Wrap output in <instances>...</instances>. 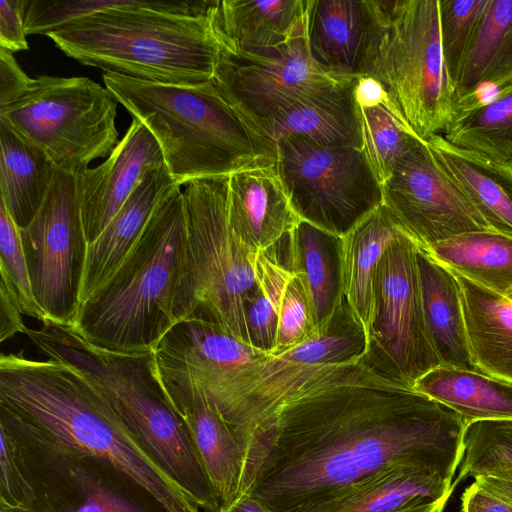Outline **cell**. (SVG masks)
Segmentation results:
<instances>
[{
  "instance_id": "9",
  "label": "cell",
  "mask_w": 512,
  "mask_h": 512,
  "mask_svg": "<svg viewBox=\"0 0 512 512\" xmlns=\"http://www.w3.org/2000/svg\"><path fill=\"white\" fill-rule=\"evenodd\" d=\"M29 486L30 512H168L132 477L108 461L62 447L0 407Z\"/></svg>"
},
{
  "instance_id": "44",
  "label": "cell",
  "mask_w": 512,
  "mask_h": 512,
  "mask_svg": "<svg viewBox=\"0 0 512 512\" xmlns=\"http://www.w3.org/2000/svg\"><path fill=\"white\" fill-rule=\"evenodd\" d=\"M31 81L32 78L21 69L13 53L0 48V106L18 98Z\"/></svg>"
},
{
  "instance_id": "42",
  "label": "cell",
  "mask_w": 512,
  "mask_h": 512,
  "mask_svg": "<svg viewBox=\"0 0 512 512\" xmlns=\"http://www.w3.org/2000/svg\"><path fill=\"white\" fill-rule=\"evenodd\" d=\"M0 509H24L29 499L17 447L11 434L0 425Z\"/></svg>"
},
{
  "instance_id": "1",
  "label": "cell",
  "mask_w": 512,
  "mask_h": 512,
  "mask_svg": "<svg viewBox=\"0 0 512 512\" xmlns=\"http://www.w3.org/2000/svg\"><path fill=\"white\" fill-rule=\"evenodd\" d=\"M466 428L455 411L363 358L324 364L250 452L242 495L272 512H337L396 466L426 467L452 481Z\"/></svg>"
},
{
  "instance_id": "26",
  "label": "cell",
  "mask_w": 512,
  "mask_h": 512,
  "mask_svg": "<svg viewBox=\"0 0 512 512\" xmlns=\"http://www.w3.org/2000/svg\"><path fill=\"white\" fill-rule=\"evenodd\" d=\"M289 266L306 288L317 333L328 331L344 304L342 236L306 220L288 234Z\"/></svg>"
},
{
  "instance_id": "3",
  "label": "cell",
  "mask_w": 512,
  "mask_h": 512,
  "mask_svg": "<svg viewBox=\"0 0 512 512\" xmlns=\"http://www.w3.org/2000/svg\"><path fill=\"white\" fill-rule=\"evenodd\" d=\"M0 407L56 444L110 462L168 512H200L128 433L92 383L69 364L31 359L23 350L2 353Z\"/></svg>"
},
{
  "instance_id": "10",
  "label": "cell",
  "mask_w": 512,
  "mask_h": 512,
  "mask_svg": "<svg viewBox=\"0 0 512 512\" xmlns=\"http://www.w3.org/2000/svg\"><path fill=\"white\" fill-rule=\"evenodd\" d=\"M117 103L106 87L88 77L42 75L0 106V117L43 149L58 170L78 175L119 143Z\"/></svg>"
},
{
  "instance_id": "29",
  "label": "cell",
  "mask_w": 512,
  "mask_h": 512,
  "mask_svg": "<svg viewBox=\"0 0 512 512\" xmlns=\"http://www.w3.org/2000/svg\"><path fill=\"white\" fill-rule=\"evenodd\" d=\"M454 274L460 287L474 366L480 372L512 382V301L456 272Z\"/></svg>"
},
{
  "instance_id": "28",
  "label": "cell",
  "mask_w": 512,
  "mask_h": 512,
  "mask_svg": "<svg viewBox=\"0 0 512 512\" xmlns=\"http://www.w3.org/2000/svg\"><path fill=\"white\" fill-rule=\"evenodd\" d=\"M405 232L382 203L342 236L344 299L366 337L374 315V281L378 263L391 242Z\"/></svg>"
},
{
  "instance_id": "33",
  "label": "cell",
  "mask_w": 512,
  "mask_h": 512,
  "mask_svg": "<svg viewBox=\"0 0 512 512\" xmlns=\"http://www.w3.org/2000/svg\"><path fill=\"white\" fill-rule=\"evenodd\" d=\"M452 481L422 466L400 465L378 476L337 512H443Z\"/></svg>"
},
{
  "instance_id": "46",
  "label": "cell",
  "mask_w": 512,
  "mask_h": 512,
  "mask_svg": "<svg viewBox=\"0 0 512 512\" xmlns=\"http://www.w3.org/2000/svg\"><path fill=\"white\" fill-rule=\"evenodd\" d=\"M461 512H512V504L473 482L461 496Z\"/></svg>"
},
{
  "instance_id": "36",
  "label": "cell",
  "mask_w": 512,
  "mask_h": 512,
  "mask_svg": "<svg viewBox=\"0 0 512 512\" xmlns=\"http://www.w3.org/2000/svg\"><path fill=\"white\" fill-rule=\"evenodd\" d=\"M441 135L458 147L512 168V83L455 114Z\"/></svg>"
},
{
  "instance_id": "14",
  "label": "cell",
  "mask_w": 512,
  "mask_h": 512,
  "mask_svg": "<svg viewBox=\"0 0 512 512\" xmlns=\"http://www.w3.org/2000/svg\"><path fill=\"white\" fill-rule=\"evenodd\" d=\"M366 352V334L344 301L328 331L286 353L271 355L239 386L222 416L241 443L246 458L267 433L280 407L306 377L324 364L360 359Z\"/></svg>"
},
{
  "instance_id": "38",
  "label": "cell",
  "mask_w": 512,
  "mask_h": 512,
  "mask_svg": "<svg viewBox=\"0 0 512 512\" xmlns=\"http://www.w3.org/2000/svg\"><path fill=\"white\" fill-rule=\"evenodd\" d=\"M464 444L454 487L471 476L512 472V420L473 423L466 428Z\"/></svg>"
},
{
  "instance_id": "13",
  "label": "cell",
  "mask_w": 512,
  "mask_h": 512,
  "mask_svg": "<svg viewBox=\"0 0 512 512\" xmlns=\"http://www.w3.org/2000/svg\"><path fill=\"white\" fill-rule=\"evenodd\" d=\"M20 235L36 302L49 320L71 325L81 305L89 244L76 175L57 170L40 210Z\"/></svg>"
},
{
  "instance_id": "39",
  "label": "cell",
  "mask_w": 512,
  "mask_h": 512,
  "mask_svg": "<svg viewBox=\"0 0 512 512\" xmlns=\"http://www.w3.org/2000/svg\"><path fill=\"white\" fill-rule=\"evenodd\" d=\"M488 0H438L440 42L452 88Z\"/></svg>"
},
{
  "instance_id": "7",
  "label": "cell",
  "mask_w": 512,
  "mask_h": 512,
  "mask_svg": "<svg viewBox=\"0 0 512 512\" xmlns=\"http://www.w3.org/2000/svg\"><path fill=\"white\" fill-rule=\"evenodd\" d=\"M229 177L184 186L186 244L175 292V323L198 320L249 343L246 310L258 290L255 252L232 231L227 215Z\"/></svg>"
},
{
  "instance_id": "32",
  "label": "cell",
  "mask_w": 512,
  "mask_h": 512,
  "mask_svg": "<svg viewBox=\"0 0 512 512\" xmlns=\"http://www.w3.org/2000/svg\"><path fill=\"white\" fill-rule=\"evenodd\" d=\"M413 388L455 411L467 427L512 420V382L477 370L440 365L417 379Z\"/></svg>"
},
{
  "instance_id": "25",
  "label": "cell",
  "mask_w": 512,
  "mask_h": 512,
  "mask_svg": "<svg viewBox=\"0 0 512 512\" xmlns=\"http://www.w3.org/2000/svg\"><path fill=\"white\" fill-rule=\"evenodd\" d=\"M309 0H221L211 16L221 47L256 53L285 44L306 25Z\"/></svg>"
},
{
  "instance_id": "16",
  "label": "cell",
  "mask_w": 512,
  "mask_h": 512,
  "mask_svg": "<svg viewBox=\"0 0 512 512\" xmlns=\"http://www.w3.org/2000/svg\"><path fill=\"white\" fill-rule=\"evenodd\" d=\"M338 77L344 76L323 70L311 58L305 25L285 44L262 52L234 54L221 47L212 80L221 96L265 137L282 110Z\"/></svg>"
},
{
  "instance_id": "50",
  "label": "cell",
  "mask_w": 512,
  "mask_h": 512,
  "mask_svg": "<svg viewBox=\"0 0 512 512\" xmlns=\"http://www.w3.org/2000/svg\"><path fill=\"white\" fill-rule=\"evenodd\" d=\"M506 297L512 301V290L506 295Z\"/></svg>"
},
{
  "instance_id": "31",
  "label": "cell",
  "mask_w": 512,
  "mask_h": 512,
  "mask_svg": "<svg viewBox=\"0 0 512 512\" xmlns=\"http://www.w3.org/2000/svg\"><path fill=\"white\" fill-rule=\"evenodd\" d=\"M0 146V200L21 229L40 210L58 169L43 149L1 117Z\"/></svg>"
},
{
  "instance_id": "11",
  "label": "cell",
  "mask_w": 512,
  "mask_h": 512,
  "mask_svg": "<svg viewBox=\"0 0 512 512\" xmlns=\"http://www.w3.org/2000/svg\"><path fill=\"white\" fill-rule=\"evenodd\" d=\"M274 167L300 218L339 236L383 203L381 182L362 148L290 135L276 142Z\"/></svg>"
},
{
  "instance_id": "15",
  "label": "cell",
  "mask_w": 512,
  "mask_h": 512,
  "mask_svg": "<svg viewBox=\"0 0 512 512\" xmlns=\"http://www.w3.org/2000/svg\"><path fill=\"white\" fill-rule=\"evenodd\" d=\"M152 356L163 389L199 393L222 417L239 386L271 355L210 323L183 320L163 336Z\"/></svg>"
},
{
  "instance_id": "20",
  "label": "cell",
  "mask_w": 512,
  "mask_h": 512,
  "mask_svg": "<svg viewBox=\"0 0 512 512\" xmlns=\"http://www.w3.org/2000/svg\"><path fill=\"white\" fill-rule=\"evenodd\" d=\"M227 215L234 234L255 252L273 248L301 221L274 165L229 176Z\"/></svg>"
},
{
  "instance_id": "27",
  "label": "cell",
  "mask_w": 512,
  "mask_h": 512,
  "mask_svg": "<svg viewBox=\"0 0 512 512\" xmlns=\"http://www.w3.org/2000/svg\"><path fill=\"white\" fill-rule=\"evenodd\" d=\"M425 141L489 229L512 237V168L458 147L441 134Z\"/></svg>"
},
{
  "instance_id": "6",
  "label": "cell",
  "mask_w": 512,
  "mask_h": 512,
  "mask_svg": "<svg viewBox=\"0 0 512 512\" xmlns=\"http://www.w3.org/2000/svg\"><path fill=\"white\" fill-rule=\"evenodd\" d=\"M186 244L180 186L160 201L141 236L70 325L94 346L121 354L152 352L176 324L173 304Z\"/></svg>"
},
{
  "instance_id": "37",
  "label": "cell",
  "mask_w": 512,
  "mask_h": 512,
  "mask_svg": "<svg viewBox=\"0 0 512 512\" xmlns=\"http://www.w3.org/2000/svg\"><path fill=\"white\" fill-rule=\"evenodd\" d=\"M256 275L268 286L278 316L277 338L272 356L286 353L317 335L310 300L299 275L260 251Z\"/></svg>"
},
{
  "instance_id": "40",
  "label": "cell",
  "mask_w": 512,
  "mask_h": 512,
  "mask_svg": "<svg viewBox=\"0 0 512 512\" xmlns=\"http://www.w3.org/2000/svg\"><path fill=\"white\" fill-rule=\"evenodd\" d=\"M0 276L11 286L22 314L41 323L47 316L36 302L22 245L20 228L0 200Z\"/></svg>"
},
{
  "instance_id": "21",
  "label": "cell",
  "mask_w": 512,
  "mask_h": 512,
  "mask_svg": "<svg viewBox=\"0 0 512 512\" xmlns=\"http://www.w3.org/2000/svg\"><path fill=\"white\" fill-rule=\"evenodd\" d=\"M360 77H338L297 98L264 131L276 142L290 135L328 146L362 148L355 90Z\"/></svg>"
},
{
  "instance_id": "41",
  "label": "cell",
  "mask_w": 512,
  "mask_h": 512,
  "mask_svg": "<svg viewBox=\"0 0 512 512\" xmlns=\"http://www.w3.org/2000/svg\"><path fill=\"white\" fill-rule=\"evenodd\" d=\"M258 290L246 310L249 343L254 348L272 355L277 338L278 316L274 297L266 284L257 278Z\"/></svg>"
},
{
  "instance_id": "12",
  "label": "cell",
  "mask_w": 512,
  "mask_h": 512,
  "mask_svg": "<svg viewBox=\"0 0 512 512\" xmlns=\"http://www.w3.org/2000/svg\"><path fill=\"white\" fill-rule=\"evenodd\" d=\"M418 244L408 233L383 252L374 281V315L362 357L376 370L413 387L441 361L423 308Z\"/></svg>"
},
{
  "instance_id": "17",
  "label": "cell",
  "mask_w": 512,
  "mask_h": 512,
  "mask_svg": "<svg viewBox=\"0 0 512 512\" xmlns=\"http://www.w3.org/2000/svg\"><path fill=\"white\" fill-rule=\"evenodd\" d=\"M381 185L383 204L422 249L461 234L490 230L422 139L398 160Z\"/></svg>"
},
{
  "instance_id": "35",
  "label": "cell",
  "mask_w": 512,
  "mask_h": 512,
  "mask_svg": "<svg viewBox=\"0 0 512 512\" xmlns=\"http://www.w3.org/2000/svg\"><path fill=\"white\" fill-rule=\"evenodd\" d=\"M426 251L450 270L489 290L504 296L512 290L511 236L492 230L469 232Z\"/></svg>"
},
{
  "instance_id": "48",
  "label": "cell",
  "mask_w": 512,
  "mask_h": 512,
  "mask_svg": "<svg viewBox=\"0 0 512 512\" xmlns=\"http://www.w3.org/2000/svg\"><path fill=\"white\" fill-rule=\"evenodd\" d=\"M218 512H272L258 500L243 494L228 506L221 507Z\"/></svg>"
},
{
  "instance_id": "43",
  "label": "cell",
  "mask_w": 512,
  "mask_h": 512,
  "mask_svg": "<svg viewBox=\"0 0 512 512\" xmlns=\"http://www.w3.org/2000/svg\"><path fill=\"white\" fill-rule=\"evenodd\" d=\"M26 0H0V48L11 53L28 50L25 33Z\"/></svg>"
},
{
  "instance_id": "47",
  "label": "cell",
  "mask_w": 512,
  "mask_h": 512,
  "mask_svg": "<svg viewBox=\"0 0 512 512\" xmlns=\"http://www.w3.org/2000/svg\"><path fill=\"white\" fill-rule=\"evenodd\" d=\"M474 482L512 504V472L498 475H478Z\"/></svg>"
},
{
  "instance_id": "49",
  "label": "cell",
  "mask_w": 512,
  "mask_h": 512,
  "mask_svg": "<svg viewBox=\"0 0 512 512\" xmlns=\"http://www.w3.org/2000/svg\"><path fill=\"white\" fill-rule=\"evenodd\" d=\"M0 512H30L25 509H0Z\"/></svg>"
},
{
  "instance_id": "23",
  "label": "cell",
  "mask_w": 512,
  "mask_h": 512,
  "mask_svg": "<svg viewBox=\"0 0 512 512\" xmlns=\"http://www.w3.org/2000/svg\"><path fill=\"white\" fill-rule=\"evenodd\" d=\"M175 185L166 165L150 170L104 231L88 244L81 304L92 297L121 265L160 201Z\"/></svg>"
},
{
  "instance_id": "45",
  "label": "cell",
  "mask_w": 512,
  "mask_h": 512,
  "mask_svg": "<svg viewBox=\"0 0 512 512\" xmlns=\"http://www.w3.org/2000/svg\"><path fill=\"white\" fill-rule=\"evenodd\" d=\"M26 326L16 296L8 284L0 280V341L12 338L16 333H24Z\"/></svg>"
},
{
  "instance_id": "2",
  "label": "cell",
  "mask_w": 512,
  "mask_h": 512,
  "mask_svg": "<svg viewBox=\"0 0 512 512\" xmlns=\"http://www.w3.org/2000/svg\"><path fill=\"white\" fill-rule=\"evenodd\" d=\"M218 0H126L50 33L82 65L142 81L193 86L213 79L221 53Z\"/></svg>"
},
{
  "instance_id": "30",
  "label": "cell",
  "mask_w": 512,
  "mask_h": 512,
  "mask_svg": "<svg viewBox=\"0 0 512 512\" xmlns=\"http://www.w3.org/2000/svg\"><path fill=\"white\" fill-rule=\"evenodd\" d=\"M417 258L425 320L441 365L477 370L469 351L460 287L454 272L420 247Z\"/></svg>"
},
{
  "instance_id": "34",
  "label": "cell",
  "mask_w": 512,
  "mask_h": 512,
  "mask_svg": "<svg viewBox=\"0 0 512 512\" xmlns=\"http://www.w3.org/2000/svg\"><path fill=\"white\" fill-rule=\"evenodd\" d=\"M355 96L362 149L382 183L398 160L420 138L413 133L382 86L373 78L360 77Z\"/></svg>"
},
{
  "instance_id": "8",
  "label": "cell",
  "mask_w": 512,
  "mask_h": 512,
  "mask_svg": "<svg viewBox=\"0 0 512 512\" xmlns=\"http://www.w3.org/2000/svg\"><path fill=\"white\" fill-rule=\"evenodd\" d=\"M384 27L364 76L376 80L422 140L443 134L454 116L439 31L438 0L386 1Z\"/></svg>"
},
{
  "instance_id": "18",
  "label": "cell",
  "mask_w": 512,
  "mask_h": 512,
  "mask_svg": "<svg viewBox=\"0 0 512 512\" xmlns=\"http://www.w3.org/2000/svg\"><path fill=\"white\" fill-rule=\"evenodd\" d=\"M386 13V0H309L306 36L311 58L331 74L363 77Z\"/></svg>"
},
{
  "instance_id": "4",
  "label": "cell",
  "mask_w": 512,
  "mask_h": 512,
  "mask_svg": "<svg viewBox=\"0 0 512 512\" xmlns=\"http://www.w3.org/2000/svg\"><path fill=\"white\" fill-rule=\"evenodd\" d=\"M49 359L69 364L101 394L154 462L206 512L219 499L191 436L155 375L152 352L121 354L92 345L70 325L49 319L24 333Z\"/></svg>"
},
{
  "instance_id": "5",
  "label": "cell",
  "mask_w": 512,
  "mask_h": 512,
  "mask_svg": "<svg viewBox=\"0 0 512 512\" xmlns=\"http://www.w3.org/2000/svg\"><path fill=\"white\" fill-rule=\"evenodd\" d=\"M103 81L154 136L178 186L275 164L276 145L221 96L213 80L184 86L104 73Z\"/></svg>"
},
{
  "instance_id": "19",
  "label": "cell",
  "mask_w": 512,
  "mask_h": 512,
  "mask_svg": "<svg viewBox=\"0 0 512 512\" xmlns=\"http://www.w3.org/2000/svg\"><path fill=\"white\" fill-rule=\"evenodd\" d=\"M162 166L163 154L154 136L133 118L107 159L76 175L88 243L104 231L145 175Z\"/></svg>"
},
{
  "instance_id": "24",
  "label": "cell",
  "mask_w": 512,
  "mask_h": 512,
  "mask_svg": "<svg viewBox=\"0 0 512 512\" xmlns=\"http://www.w3.org/2000/svg\"><path fill=\"white\" fill-rule=\"evenodd\" d=\"M511 83L512 0H488L453 87L454 116Z\"/></svg>"
},
{
  "instance_id": "22",
  "label": "cell",
  "mask_w": 512,
  "mask_h": 512,
  "mask_svg": "<svg viewBox=\"0 0 512 512\" xmlns=\"http://www.w3.org/2000/svg\"><path fill=\"white\" fill-rule=\"evenodd\" d=\"M163 390L191 436L220 508L230 505L242 495L244 487L247 458L241 443L203 395Z\"/></svg>"
}]
</instances>
